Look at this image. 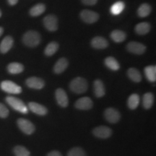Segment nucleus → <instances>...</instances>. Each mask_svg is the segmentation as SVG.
<instances>
[{"label": "nucleus", "instance_id": "6ab92c4d", "mask_svg": "<svg viewBox=\"0 0 156 156\" xmlns=\"http://www.w3.org/2000/svg\"><path fill=\"white\" fill-rule=\"evenodd\" d=\"M24 70V66L18 62H12L7 66V71L12 75H17L23 73Z\"/></svg>", "mask_w": 156, "mask_h": 156}, {"label": "nucleus", "instance_id": "7ed1b4c3", "mask_svg": "<svg viewBox=\"0 0 156 156\" xmlns=\"http://www.w3.org/2000/svg\"><path fill=\"white\" fill-rule=\"evenodd\" d=\"M5 101L12 108L17 112L22 113V114H28V108L20 99L13 96H7Z\"/></svg>", "mask_w": 156, "mask_h": 156}, {"label": "nucleus", "instance_id": "72a5a7b5", "mask_svg": "<svg viewBox=\"0 0 156 156\" xmlns=\"http://www.w3.org/2000/svg\"><path fill=\"white\" fill-rule=\"evenodd\" d=\"M98 0H82V2L84 5H88V6H93L95 5L97 3Z\"/></svg>", "mask_w": 156, "mask_h": 156}, {"label": "nucleus", "instance_id": "7c9ffc66", "mask_svg": "<svg viewBox=\"0 0 156 156\" xmlns=\"http://www.w3.org/2000/svg\"><path fill=\"white\" fill-rule=\"evenodd\" d=\"M15 156H30V153L27 148L21 145H17L14 148Z\"/></svg>", "mask_w": 156, "mask_h": 156}, {"label": "nucleus", "instance_id": "bb28decb", "mask_svg": "<svg viewBox=\"0 0 156 156\" xmlns=\"http://www.w3.org/2000/svg\"><path fill=\"white\" fill-rule=\"evenodd\" d=\"M154 103V95L151 93H146L142 98V106L145 109H150Z\"/></svg>", "mask_w": 156, "mask_h": 156}, {"label": "nucleus", "instance_id": "423d86ee", "mask_svg": "<svg viewBox=\"0 0 156 156\" xmlns=\"http://www.w3.org/2000/svg\"><path fill=\"white\" fill-rule=\"evenodd\" d=\"M17 125L20 129L26 134H32L36 130L34 124L29 120L25 119H19L17 120Z\"/></svg>", "mask_w": 156, "mask_h": 156}, {"label": "nucleus", "instance_id": "b1692460", "mask_svg": "<svg viewBox=\"0 0 156 156\" xmlns=\"http://www.w3.org/2000/svg\"><path fill=\"white\" fill-rule=\"evenodd\" d=\"M105 65L110 69L114 70V71H117L119 69L120 65L118 61L113 56H108L105 58Z\"/></svg>", "mask_w": 156, "mask_h": 156}, {"label": "nucleus", "instance_id": "412c9836", "mask_svg": "<svg viewBox=\"0 0 156 156\" xmlns=\"http://www.w3.org/2000/svg\"><path fill=\"white\" fill-rule=\"evenodd\" d=\"M140 102V97L138 94L136 93H133L129 97L128 101H127V106L129 108H130L131 110H134L137 108L139 106Z\"/></svg>", "mask_w": 156, "mask_h": 156}, {"label": "nucleus", "instance_id": "f03ea898", "mask_svg": "<svg viewBox=\"0 0 156 156\" xmlns=\"http://www.w3.org/2000/svg\"><path fill=\"white\" fill-rule=\"evenodd\" d=\"M69 88L75 93L82 94L87 91L88 88V83L85 79L78 77L71 81V83H69Z\"/></svg>", "mask_w": 156, "mask_h": 156}, {"label": "nucleus", "instance_id": "5701e85b", "mask_svg": "<svg viewBox=\"0 0 156 156\" xmlns=\"http://www.w3.org/2000/svg\"><path fill=\"white\" fill-rule=\"evenodd\" d=\"M145 77L150 82H155L156 80V67L155 65L147 66L145 68Z\"/></svg>", "mask_w": 156, "mask_h": 156}, {"label": "nucleus", "instance_id": "2f4dec72", "mask_svg": "<svg viewBox=\"0 0 156 156\" xmlns=\"http://www.w3.org/2000/svg\"><path fill=\"white\" fill-rule=\"evenodd\" d=\"M67 156H87V155L83 148L76 147L72 148L68 152Z\"/></svg>", "mask_w": 156, "mask_h": 156}, {"label": "nucleus", "instance_id": "c756f323", "mask_svg": "<svg viewBox=\"0 0 156 156\" xmlns=\"http://www.w3.org/2000/svg\"><path fill=\"white\" fill-rule=\"evenodd\" d=\"M124 8H125V4L122 1L117 2L111 7V12L114 15H118L122 12Z\"/></svg>", "mask_w": 156, "mask_h": 156}, {"label": "nucleus", "instance_id": "393cba45", "mask_svg": "<svg viewBox=\"0 0 156 156\" xmlns=\"http://www.w3.org/2000/svg\"><path fill=\"white\" fill-rule=\"evenodd\" d=\"M126 35L124 31L120 30H114L111 34V38L114 42L122 43L126 39Z\"/></svg>", "mask_w": 156, "mask_h": 156}, {"label": "nucleus", "instance_id": "4c0bfd02", "mask_svg": "<svg viewBox=\"0 0 156 156\" xmlns=\"http://www.w3.org/2000/svg\"><path fill=\"white\" fill-rule=\"evenodd\" d=\"M1 16H2V11L1 9H0V17H1Z\"/></svg>", "mask_w": 156, "mask_h": 156}, {"label": "nucleus", "instance_id": "f257e3e1", "mask_svg": "<svg viewBox=\"0 0 156 156\" xmlns=\"http://www.w3.org/2000/svg\"><path fill=\"white\" fill-rule=\"evenodd\" d=\"M22 41L25 46L34 48L40 44L41 41V36L37 31L29 30L23 35Z\"/></svg>", "mask_w": 156, "mask_h": 156}, {"label": "nucleus", "instance_id": "39448f33", "mask_svg": "<svg viewBox=\"0 0 156 156\" xmlns=\"http://www.w3.org/2000/svg\"><path fill=\"white\" fill-rule=\"evenodd\" d=\"M80 18L83 22L88 23V24H92L97 22L99 19V15L94 11L89 10V9H83L81 11Z\"/></svg>", "mask_w": 156, "mask_h": 156}, {"label": "nucleus", "instance_id": "4be33fe9", "mask_svg": "<svg viewBox=\"0 0 156 156\" xmlns=\"http://www.w3.org/2000/svg\"><path fill=\"white\" fill-rule=\"evenodd\" d=\"M127 76L134 83H140L142 80V75L140 72L136 68H129L127 71Z\"/></svg>", "mask_w": 156, "mask_h": 156}, {"label": "nucleus", "instance_id": "e433bc0d", "mask_svg": "<svg viewBox=\"0 0 156 156\" xmlns=\"http://www.w3.org/2000/svg\"><path fill=\"white\" fill-rule=\"evenodd\" d=\"M3 32H4V29H3V28H2V27H0V37L2 36Z\"/></svg>", "mask_w": 156, "mask_h": 156}, {"label": "nucleus", "instance_id": "9d476101", "mask_svg": "<svg viewBox=\"0 0 156 156\" xmlns=\"http://www.w3.org/2000/svg\"><path fill=\"white\" fill-rule=\"evenodd\" d=\"M104 117L107 122L112 124L117 123L121 119L120 113L114 108H108L104 112Z\"/></svg>", "mask_w": 156, "mask_h": 156}, {"label": "nucleus", "instance_id": "20e7f679", "mask_svg": "<svg viewBox=\"0 0 156 156\" xmlns=\"http://www.w3.org/2000/svg\"><path fill=\"white\" fill-rule=\"evenodd\" d=\"M0 87L3 91L7 93H10V94H20V93H22L21 87L10 80H5L2 82Z\"/></svg>", "mask_w": 156, "mask_h": 156}, {"label": "nucleus", "instance_id": "aec40b11", "mask_svg": "<svg viewBox=\"0 0 156 156\" xmlns=\"http://www.w3.org/2000/svg\"><path fill=\"white\" fill-rule=\"evenodd\" d=\"M151 26L149 23L147 22H142L138 23L134 28L136 34L138 35H145L151 30Z\"/></svg>", "mask_w": 156, "mask_h": 156}, {"label": "nucleus", "instance_id": "1a4fd4ad", "mask_svg": "<svg viewBox=\"0 0 156 156\" xmlns=\"http://www.w3.org/2000/svg\"><path fill=\"white\" fill-rule=\"evenodd\" d=\"M93 134L96 137L101 138V139H107L112 136V129L106 126H99L93 129Z\"/></svg>", "mask_w": 156, "mask_h": 156}, {"label": "nucleus", "instance_id": "9b49d317", "mask_svg": "<svg viewBox=\"0 0 156 156\" xmlns=\"http://www.w3.org/2000/svg\"><path fill=\"white\" fill-rule=\"evenodd\" d=\"M76 108L80 110H90L93 108V101L89 97H83L79 98L75 103Z\"/></svg>", "mask_w": 156, "mask_h": 156}, {"label": "nucleus", "instance_id": "c9c22d12", "mask_svg": "<svg viewBox=\"0 0 156 156\" xmlns=\"http://www.w3.org/2000/svg\"><path fill=\"white\" fill-rule=\"evenodd\" d=\"M7 2H8L9 5L14 6L18 2V0H7Z\"/></svg>", "mask_w": 156, "mask_h": 156}, {"label": "nucleus", "instance_id": "dca6fc26", "mask_svg": "<svg viewBox=\"0 0 156 156\" xmlns=\"http://www.w3.org/2000/svg\"><path fill=\"white\" fill-rule=\"evenodd\" d=\"M91 46L96 49H104L108 46V42L103 37L96 36L91 41Z\"/></svg>", "mask_w": 156, "mask_h": 156}, {"label": "nucleus", "instance_id": "0eeeda50", "mask_svg": "<svg viewBox=\"0 0 156 156\" xmlns=\"http://www.w3.org/2000/svg\"><path fill=\"white\" fill-rule=\"evenodd\" d=\"M43 22H44V25L45 26V28L47 29L48 30L51 31V32L57 30L58 23L57 17L55 15H47V16L44 17Z\"/></svg>", "mask_w": 156, "mask_h": 156}, {"label": "nucleus", "instance_id": "ddd939ff", "mask_svg": "<svg viewBox=\"0 0 156 156\" xmlns=\"http://www.w3.org/2000/svg\"><path fill=\"white\" fill-rule=\"evenodd\" d=\"M27 86L30 88L36 89V90H41L44 88L45 83L44 80H42L41 78H39L37 77H29L28 79H27L26 82Z\"/></svg>", "mask_w": 156, "mask_h": 156}, {"label": "nucleus", "instance_id": "6e6552de", "mask_svg": "<svg viewBox=\"0 0 156 156\" xmlns=\"http://www.w3.org/2000/svg\"><path fill=\"white\" fill-rule=\"evenodd\" d=\"M126 49H127L128 51L131 52L132 54L141 55V54H144L146 51L147 48H146L145 45L141 44V43L132 41L126 45Z\"/></svg>", "mask_w": 156, "mask_h": 156}, {"label": "nucleus", "instance_id": "f3484780", "mask_svg": "<svg viewBox=\"0 0 156 156\" xmlns=\"http://www.w3.org/2000/svg\"><path fill=\"white\" fill-rule=\"evenodd\" d=\"M93 90L97 98H101L106 94V89L101 80H95L93 83Z\"/></svg>", "mask_w": 156, "mask_h": 156}, {"label": "nucleus", "instance_id": "a211bd4d", "mask_svg": "<svg viewBox=\"0 0 156 156\" xmlns=\"http://www.w3.org/2000/svg\"><path fill=\"white\" fill-rule=\"evenodd\" d=\"M68 60L66 58L62 57L56 62L54 67V72L56 74H61L64 72V70L67 69L68 67Z\"/></svg>", "mask_w": 156, "mask_h": 156}, {"label": "nucleus", "instance_id": "4468645a", "mask_svg": "<svg viewBox=\"0 0 156 156\" xmlns=\"http://www.w3.org/2000/svg\"><path fill=\"white\" fill-rule=\"evenodd\" d=\"M28 108L32 112L40 116H45L48 113V109L44 106L36 102H30L28 103Z\"/></svg>", "mask_w": 156, "mask_h": 156}, {"label": "nucleus", "instance_id": "cd10ccee", "mask_svg": "<svg viewBox=\"0 0 156 156\" xmlns=\"http://www.w3.org/2000/svg\"><path fill=\"white\" fill-rule=\"evenodd\" d=\"M152 11V7L147 3L142 4L137 9V15L140 17H145L151 14Z\"/></svg>", "mask_w": 156, "mask_h": 156}, {"label": "nucleus", "instance_id": "a878e982", "mask_svg": "<svg viewBox=\"0 0 156 156\" xmlns=\"http://www.w3.org/2000/svg\"><path fill=\"white\" fill-rule=\"evenodd\" d=\"M46 10V6L44 4H37L34 5L29 11V13L32 17H38L42 15Z\"/></svg>", "mask_w": 156, "mask_h": 156}, {"label": "nucleus", "instance_id": "473e14b6", "mask_svg": "<svg viewBox=\"0 0 156 156\" xmlns=\"http://www.w3.org/2000/svg\"><path fill=\"white\" fill-rule=\"evenodd\" d=\"M9 115V110L3 103H0V117L6 118Z\"/></svg>", "mask_w": 156, "mask_h": 156}, {"label": "nucleus", "instance_id": "f8f14e48", "mask_svg": "<svg viewBox=\"0 0 156 156\" xmlns=\"http://www.w3.org/2000/svg\"><path fill=\"white\" fill-rule=\"evenodd\" d=\"M55 97L56 102L60 106L65 108L69 104V101H68V97L67 95V93L65 90L62 88H58L56 90L55 93Z\"/></svg>", "mask_w": 156, "mask_h": 156}, {"label": "nucleus", "instance_id": "c85d7f7f", "mask_svg": "<svg viewBox=\"0 0 156 156\" xmlns=\"http://www.w3.org/2000/svg\"><path fill=\"white\" fill-rule=\"evenodd\" d=\"M58 47H59V46H58V44L56 42L52 41L49 43V44L46 46V47L44 50L45 55L47 56H53L58 51Z\"/></svg>", "mask_w": 156, "mask_h": 156}, {"label": "nucleus", "instance_id": "2eb2a0df", "mask_svg": "<svg viewBox=\"0 0 156 156\" xmlns=\"http://www.w3.org/2000/svg\"><path fill=\"white\" fill-rule=\"evenodd\" d=\"M14 44L13 38L10 36H7L3 38L0 44V52L2 54H6L11 49Z\"/></svg>", "mask_w": 156, "mask_h": 156}, {"label": "nucleus", "instance_id": "f704fd0d", "mask_svg": "<svg viewBox=\"0 0 156 156\" xmlns=\"http://www.w3.org/2000/svg\"><path fill=\"white\" fill-rule=\"evenodd\" d=\"M47 156H62V155L60 152H58L57 151H53L50 152L49 153H48Z\"/></svg>", "mask_w": 156, "mask_h": 156}]
</instances>
